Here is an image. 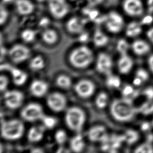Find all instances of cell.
<instances>
[{"mask_svg":"<svg viewBox=\"0 0 153 153\" xmlns=\"http://www.w3.org/2000/svg\"><path fill=\"white\" fill-rule=\"evenodd\" d=\"M110 111L112 117L120 122L130 121L138 111L133 101L124 97L114 100L110 105Z\"/></svg>","mask_w":153,"mask_h":153,"instance_id":"cell-1","label":"cell"},{"mask_svg":"<svg viewBox=\"0 0 153 153\" xmlns=\"http://www.w3.org/2000/svg\"><path fill=\"white\" fill-rule=\"evenodd\" d=\"M1 130L2 138L8 141H15L22 137L25 126L20 120L12 119L1 122Z\"/></svg>","mask_w":153,"mask_h":153,"instance_id":"cell-2","label":"cell"},{"mask_svg":"<svg viewBox=\"0 0 153 153\" xmlns=\"http://www.w3.org/2000/svg\"><path fill=\"white\" fill-rule=\"evenodd\" d=\"M93 53L86 46H81L71 53L69 60L72 66L77 68H84L93 61Z\"/></svg>","mask_w":153,"mask_h":153,"instance_id":"cell-3","label":"cell"},{"mask_svg":"<svg viewBox=\"0 0 153 153\" xmlns=\"http://www.w3.org/2000/svg\"><path fill=\"white\" fill-rule=\"evenodd\" d=\"M86 120L85 112L80 108L72 107L66 111L65 121L70 130L79 132L82 129Z\"/></svg>","mask_w":153,"mask_h":153,"instance_id":"cell-4","label":"cell"},{"mask_svg":"<svg viewBox=\"0 0 153 153\" xmlns=\"http://www.w3.org/2000/svg\"><path fill=\"white\" fill-rule=\"evenodd\" d=\"M44 111L42 105L38 103H29L24 107L21 112V117L27 122H35L44 117Z\"/></svg>","mask_w":153,"mask_h":153,"instance_id":"cell-5","label":"cell"},{"mask_svg":"<svg viewBox=\"0 0 153 153\" xmlns=\"http://www.w3.org/2000/svg\"><path fill=\"white\" fill-rule=\"evenodd\" d=\"M3 100L5 105L10 109H16L20 107L24 100V96L17 90L6 91L4 94Z\"/></svg>","mask_w":153,"mask_h":153,"instance_id":"cell-6","label":"cell"},{"mask_svg":"<svg viewBox=\"0 0 153 153\" xmlns=\"http://www.w3.org/2000/svg\"><path fill=\"white\" fill-rule=\"evenodd\" d=\"M47 104L52 111L59 112L63 111L66 107V98L63 94L59 92H53L48 96Z\"/></svg>","mask_w":153,"mask_h":153,"instance_id":"cell-7","label":"cell"},{"mask_svg":"<svg viewBox=\"0 0 153 153\" xmlns=\"http://www.w3.org/2000/svg\"><path fill=\"white\" fill-rule=\"evenodd\" d=\"M48 7L52 15L56 19L63 18L69 10L66 0H48Z\"/></svg>","mask_w":153,"mask_h":153,"instance_id":"cell-8","label":"cell"},{"mask_svg":"<svg viewBox=\"0 0 153 153\" xmlns=\"http://www.w3.org/2000/svg\"><path fill=\"white\" fill-rule=\"evenodd\" d=\"M9 56L14 63L19 64L24 62L29 58L30 51L29 48L22 45L13 46L9 51Z\"/></svg>","mask_w":153,"mask_h":153,"instance_id":"cell-9","label":"cell"},{"mask_svg":"<svg viewBox=\"0 0 153 153\" xmlns=\"http://www.w3.org/2000/svg\"><path fill=\"white\" fill-rule=\"evenodd\" d=\"M95 85L92 81L87 79L79 81L74 86L75 91L77 95L83 98L91 97L95 91Z\"/></svg>","mask_w":153,"mask_h":153,"instance_id":"cell-10","label":"cell"},{"mask_svg":"<svg viewBox=\"0 0 153 153\" xmlns=\"http://www.w3.org/2000/svg\"><path fill=\"white\" fill-rule=\"evenodd\" d=\"M106 27L112 33H119L124 25V20L121 15L116 12H111L108 15L105 19Z\"/></svg>","mask_w":153,"mask_h":153,"instance_id":"cell-11","label":"cell"},{"mask_svg":"<svg viewBox=\"0 0 153 153\" xmlns=\"http://www.w3.org/2000/svg\"><path fill=\"white\" fill-rule=\"evenodd\" d=\"M113 66V62L110 56L107 54L102 53L98 56L96 68L100 73L103 74H110Z\"/></svg>","mask_w":153,"mask_h":153,"instance_id":"cell-12","label":"cell"},{"mask_svg":"<svg viewBox=\"0 0 153 153\" xmlns=\"http://www.w3.org/2000/svg\"><path fill=\"white\" fill-rule=\"evenodd\" d=\"M123 7L125 12L132 16H139L143 13V4L140 0H125Z\"/></svg>","mask_w":153,"mask_h":153,"instance_id":"cell-13","label":"cell"},{"mask_svg":"<svg viewBox=\"0 0 153 153\" xmlns=\"http://www.w3.org/2000/svg\"><path fill=\"white\" fill-rule=\"evenodd\" d=\"M88 137L91 142H102L105 143L108 140L105 127L100 125L92 127L88 131Z\"/></svg>","mask_w":153,"mask_h":153,"instance_id":"cell-14","label":"cell"},{"mask_svg":"<svg viewBox=\"0 0 153 153\" xmlns=\"http://www.w3.org/2000/svg\"><path fill=\"white\" fill-rule=\"evenodd\" d=\"M48 90L47 83L42 80H35L30 86V91L36 97H42L45 95Z\"/></svg>","mask_w":153,"mask_h":153,"instance_id":"cell-15","label":"cell"},{"mask_svg":"<svg viewBox=\"0 0 153 153\" xmlns=\"http://www.w3.org/2000/svg\"><path fill=\"white\" fill-rule=\"evenodd\" d=\"M133 65V60L128 54L121 55L118 60V70L121 74H127L132 70Z\"/></svg>","mask_w":153,"mask_h":153,"instance_id":"cell-16","label":"cell"},{"mask_svg":"<svg viewBox=\"0 0 153 153\" xmlns=\"http://www.w3.org/2000/svg\"><path fill=\"white\" fill-rule=\"evenodd\" d=\"M84 27V21L76 17L70 19L66 24L67 29L71 33H81L83 31Z\"/></svg>","mask_w":153,"mask_h":153,"instance_id":"cell-17","label":"cell"},{"mask_svg":"<svg viewBox=\"0 0 153 153\" xmlns=\"http://www.w3.org/2000/svg\"><path fill=\"white\" fill-rule=\"evenodd\" d=\"M131 49L133 52L137 56H144L148 53L151 50L149 44L143 40H135L131 45Z\"/></svg>","mask_w":153,"mask_h":153,"instance_id":"cell-18","label":"cell"},{"mask_svg":"<svg viewBox=\"0 0 153 153\" xmlns=\"http://www.w3.org/2000/svg\"><path fill=\"white\" fill-rule=\"evenodd\" d=\"M45 133V128L42 126L31 127L27 133V138L29 142L36 143L43 139Z\"/></svg>","mask_w":153,"mask_h":153,"instance_id":"cell-19","label":"cell"},{"mask_svg":"<svg viewBox=\"0 0 153 153\" xmlns=\"http://www.w3.org/2000/svg\"><path fill=\"white\" fill-rule=\"evenodd\" d=\"M16 6L17 12L22 15L30 14L34 10V5L30 0H17Z\"/></svg>","mask_w":153,"mask_h":153,"instance_id":"cell-20","label":"cell"},{"mask_svg":"<svg viewBox=\"0 0 153 153\" xmlns=\"http://www.w3.org/2000/svg\"><path fill=\"white\" fill-rule=\"evenodd\" d=\"M10 73L12 76L13 81L15 85L17 86H22L25 84L28 76L26 73L17 68H10Z\"/></svg>","mask_w":153,"mask_h":153,"instance_id":"cell-21","label":"cell"},{"mask_svg":"<svg viewBox=\"0 0 153 153\" xmlns=\"http://www.w3.org/2000/svg\"><path fill=\"white\" fill-rule=\"evenodd\" d=\"M149 79V74L147 71L143 68L137 69L133 79V85L135 87H139L145 83Z\"/></svg>","mask_w":153,"mask_h":153,"instance_id":"cell-22","label":"cell"},{"mask_svg":"<svg viewBox=\"0 0 153 153\" xmlns=\"http://www.w3.org/2000/svg\"><path fill=\"white\" fill-rule=\"evenodd\" d=\"M71 149L75 153H81L85 147V142L80 134L73 137L70 142Z\"/></svg>","mask_w":153,"mask_h":153,"instance_id":"cell-23","label":"cell"},{"mask_svg":"<svg viewBox=\"0 0 153 153\" xmlns=\"http://www.w3.org/2000/svg\"><path fill=\"white\" fill-rule=\"evenodd\" d=\"M121 94L123 97L131 100L132 101H133V99L134 100L140 94L139 91L135 89L134 85L129 84L125 85L122 88Z\"/></svg>","mask_w":153,"mask_h":153,"instance_id":"cell-24","label":"cell"},{"mask_svg":"<svg viewBox=\"0 0 153 153\" xmlns=\"http://www.w3.org/2000/svg\"><path fill=\"white\" fill-rule=\"evenodd\" d=\"M94 43L97 47H102L105 46L109 42V38L100 30H96L93 37Z\"/></svg>","mask_w":153,"mask_h":153,"instance_id":"cell-25","label":"cell"},{"mask_svg":"<svg viewBox=\"0 0 153 153\" xmlns=\"http://www.w3.org/2000/svg\"><path fill=\"white\" fill-rule=\"evenodd\" d=\"M42 38L46 44L52 45L55 44L58 40V35L55 30L51 29H47L43 32Z\"/></svg>","mask_w":153,"mask_h":153,"instance_id":"cell-26","label":"cell"},{"mask_svg":"<svg viewBox=\"0 0 153 153\" xmlns=\"http://www.w3.org/2000/svg\"><path fill=\"white\" fill-rule=\"evenodd\" d=\"M142 32V27L140 24L137 22L130 23L126 28V35L131 38L136 37L140 35Z\"/></svg>","mask_w":153,"mask_h":153,"instance_id":"cell-27","label":"cell"},{"mask_svg":"<svg viewBox=\"0 0 153 153\" xmlns=\"http://www.w3.org/2000/svg\"><path fill=\"white\" fill-rule=\"evenodd\" d=\"M140 135L137 131L133 129H128L126 131L124 135V141L128 144H133L136 143L139 140Z\"/></svg>","mask_w":153,"mask_h":153,"instance_id":"cell-28","label":"cell"},{"mask_svg":"<svg viewBox=\"0 0 153 153\" xmlns=\"http://www.w3.org/2000/svg\"><path fill=\"white\" fill-rule=\"evenodd\" d=\"M29 66L33 70H41L45 66V62L44 58L42 56H36L31 60Z\"/></svg>","mask_w":153,"mask_h":153,"instance_id":"cell-29","label":"cell"},{"mask_svg":"<svg viewBox=\"0 0 153 153\" xmlns=\"http://www.w3.org/2000/svg\"><path fill=\"white\" fill-rule=\"evenodd\" d=\"M56 84L61 88L68 89L71 86L72 81L70 77L66 75H60L56 78Z\"/></svg>","mask_w":153,"mask_h":153,"instance_id":"cell-30","label":"cell"},{"mask_svg":"<svg viewBox=\"0 0 153 153\" xmlns=\"http://www.w3.org/2000/svg\"><path fill=\"white\" fill-rule=\"evenodd\" d=\"M108 101L109 98L107 94L105 92H101L98 95L96 98V105L98 108L102 109L107 107Z\"/></svg>","mask_w":153,"mask_h":153,"instance_id":"cell-31","label":"cell"},{"mask_svg":"<svg viewBox=\"0 0 153 153\" xmlns=\"http://www.w3.org/2000/svg\"><path fill=\"white\" fill-rule=\"evenodd\" d=\"M139 112L145 116L153 114V100H147V102L142 103L137 109Z\"/></svg>","mask_w":153,"mask_h":153,"instance_id":"cell-32","label":"cell"},{"mask_svg":"<svg viewBox=\"0 0 153 153\" xmlns=\"http://www.w3.org/2000/svg\"><path fill=\"white\" fill-rule=\"evenodd\" d=\"M130 48V46L128 42L124 39L119 40L117 44V50L121 56L128 53Z\"/></svg>","mask_w":153,"mask_h":153,"instance_id":"cell-33","label":"cell"},{"mask_svg":"<svg viewBox=\"0 0 153 153\" xmlns=\"http://www.w3.org/2000/svg\"><path fill=\"white\" fill-rule=\"evenodd\" d=\"M107 85L112 88H118L121 84V81L119 77L116 75H109L107 79Z\"/></svg>","mask_w":153,"mask_h":153,"instance_id":"cell-34","label":"cell"},{"mask_svg":"<svg viewBox=\"0 0 153 153\" xmlns=\"http://www.w3.org/2000/svg\"><path fill=\"white\" fill-rule=\"evenodd\" d=\"M35 31L30 29H25L21 33V37L24 42H30L34 40L36 37Z\"/></svg>","mask_w":153,"mask_h":153,"instance_id":"cell-35","label":"cell"},{"mask_svg":"<svg viewBox=\"0 0 153 153\" xmlns=\"http://www.w3.org/2000/svg\"><path fill=\"white\" fill-rule=\"evenodd\" d=\"M134 152L138 153H153V146L151 143L147 142L139 145L135 149Z\"/></svg>","mask_w":153,"mask_h":153,"instance_id":"cell-36","label":"cell"},{"mask_svg":"<svg viewBox=\"0 0 153 153\" xmlns=\"http://www.w3.org/2000/svg\"><path fill=\"white\" fill-rule=\"evenodd\" d=\"M54 139L56 142L58 143V144H63L67 140V134L66 132L62 130L57 131L54 135Z\"/></svg>","mask_w":153,"mask_h":153,"instance_id":"cell-37","label":"cell"},{"mask_svg":"<svg viewBox=\"0 0 153 153\" xmlns=\"http://www.w3.org/2000/svg\"><path fill=\"white\" fill-rule=\"evenodd\" d=\"M45 126L48 128H53L56 124V118L51 116H44L42 119Z\"/></svg>","mask_w":153,"mask_h":153,"instance_id":"cell-38","label":"cell"},{"mask_svg":"<svg viewBox=\"0 0 153 153\" xmlns=\"http://www.w3.org/2000/svg\"><path fill=\"white\" fill-rule=\"evenodd\" d=\"M8 84H9V81H8L7 77H6L5 75H1L0 77V90L1 91H6L7 87L8 86Z\"/></svg>","mask_w":153,"mask_h":153,"instance_id":"cell-39","label":"cell"},{"mask_svg":"<svg viewBox=\"0 0 153 153\" xmlns=\"http://www.w3.org/2000/svg\"><path fill=\"white\" fill-rule=\"evenodd\" d=\"M142 94L147 100H153V87H149L145 88L142 91Z\"/></svg>","mask_w":153,"mask_h":153,"instance_id":"cell-40","label":"cell"},{"mask_svg":"<svg viewBox=\"0 0 153 153\" xmlns=\"http://www.w3.org/2000/svg\"><path fill=\"white\" fill-rule=\"evenodd\" d=\"M0 14V23L1 25H3L7 20L8 15L7 10L3 6H1V7Z\"/></svg>","mask_w":153,"mask_h":153,"instance_id":"cell-41","label":"cell"},{"mask_svg":"<svg viewBox=\"0 0 153 153\" xmlns=\"http://www.w3.org/2000/svg\"><path fill=\"white\" fill-rule=\"evenodd\" d=\"M152 126H153L152 123L145 121L141 123L140 128L141 131L144 132H149L151 130Z\"/></svg>","mask_w":153,"mask_h":153,"instance_id":"cell-42","label":"cell"},{"mask_svg":"<svg viewBox=\"0 0 153 153\" xmlns=\"http://www.w3.org/2000/svg\"><path fill=\"white\" fill-rule=\"evenodd\" d=\"M88 35L87 33H85L84 32L81 33V35L79 37V41L81 42H87L88 39Z\"/></svg>","mask_w":153,"mask_h":153,"instance_id":"cell-43","label":"cell"},{"mask_svg":"<svg viewBox=\"0 0 153 153\" xmlns=\"http://www.w3.org/2000/svg\"><path fill=\"white\" fill-rule=\"evenodd\" d=\"M103 0H87L88 4L92 6H95L101 4Z\"/></svg>","mask_w":153,"mask_h":153,"instance_id":"cell-44","label":"cell"},{"mask_svg":"<svg viewBox=\"0 0 153 153\" xmlns=\"http://www.w3.org/2000/svg\"><path fill=\"white\" fill-rule=\"evenodd\" d=\"M147 63L150 70L153 73V54L149 56V58L148 59Z\"/></svg>","mask_w":153,"mask_h":153,"instance_id":"cell-45","label":"cell"},{"mask_svg":"<svg viewBox=\"0 0 153 153\" xmlns=\"http://www.w3.org/2000/svg\"><path fill=\"white\" fill-rule=\"evenodd\" d=\"M147 37L153 43V27L147 31Z\"/></svg>","mask_w":153,"mask_h":153,"instance_id":"cell-46","label":"cell"},{"mask_svg":"<svg viewBox=\"0 0 153 153\" xmlns=\"http://www.w3.org/2000/svg\"><path fill=\"white\" fill-rule=\"evenodd\" d=\"M148 8L150 12H153V0H148L147 1Z\"/></svg>","mask_w":153,"mask_h":153,"instance_id":"cell-47","label":"cell"},{"mask_svg":"<svg viewBox=\"0 0 153 153\" xmlns=\"http://www.w3.org/2000/svg\"><path fill=\"white\" fill-rule=\"evenodd\" d=\"M49 22L47 19H42L41 22L40 23V24L42 26H45L48 25Z\"/></svg>","mask_w":153,"mask_h":153,"instance_id":"cell-48","label":"cell"},{"mask_svg":"<svg viewBox=\"0 0 153 153\" xmlns=\"http://www.w3.org/2000/svg\"><path fill=\"white\" fill-rule=\"evenodd\" d=\"M31 152L33 153H42L43 151L40 149H34Z\"/></svg>","mask_w":153,"mask_h":153,"instance_id":"cell-49","label":"cell"},{"mask_svg":"<svg viewBox=\"0 0 153 153\" xmlns=\"http://www.w3.org/2000/svg\"><path fill=\"white\" fill-rule=\"evenodd\" d=\"M6 53V51H5V48H1V58H2L3 55L5 54Z\"/></svg>","mask_w":153,"mask_h":153,"instance_id":"cell-50","label":"cell"},{"mask_svg":"<svg viewBox=\"0 0 153 153\" xmlns=\"http://www.w3.org/2000/svg\"><path fill=\"white\" fill-rule=\"evenodd\" d=\"M36 1H37L38 2H44V1H45L46 0H36Z\"/></svg>","mask_w":153,"mask_h":153,"instance_id":"cell-51","label":"cell"},{"mask_svg":"<svg viewBox=\"0 0 153 153\" xmlns=\"http://www.w3.org/2000/svg\"><path fill=\"white\" fill-rule=\"evenodd\" d=\"M10 0H4V1H5V2H8V1H10Z\"/></svg>","mask_w":153,"mask_h":153,"instance_id":"cell-52","label":"cell"},{"mask_svg":"<svg viewBox=\"0 0 153 153\" xmlns=\"http://www.w3.org/2000/svg\"><path fill=\"white\" fill-rule=\"evenodd\" d=\"M148 138H150L149 137H148ZM151 138H153V136H152ZM150 140V139H149V140L148 141H149Z\"/></svg>","mask_w":153,"mask_h":153,"instance_id":"cell-53","label":"cell"},{"mask_svg":"<svg viewBox=\"0 0 153 153\" xmlns=\"http://www.w3.org/2000/svg\"><path fill=\"white\" fill-rule=\"evenodd\" d=\"M152 124H153V121H152Z\"/></svg>","mask_w":153,"mask_h":153,"instance_id":"cell-54","label":"cell"}]
</instances>
